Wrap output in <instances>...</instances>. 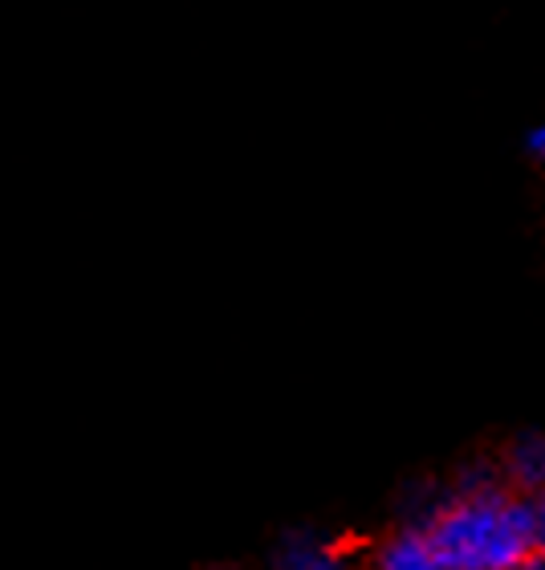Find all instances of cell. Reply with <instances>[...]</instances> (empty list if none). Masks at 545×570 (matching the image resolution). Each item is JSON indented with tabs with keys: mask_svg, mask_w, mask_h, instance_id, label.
<instances>
[{
	"mask_svg": "<svg viewBox=\"0 0 545 570\" xmlns=\"http://www.w3.org/2000/svg\"><path fill=\"white\" fill-rule=\"evenodd\" d=\"M522 518L529 547H534V559H545V493L542 498H522Z\"/></svg>",
	"mask_w": 545,
	"mask_h": 570,
	"instance_id": "5",
	"label": "cell"
},
{
	"mask_svg": "<svg viewBox=\"0 0 545 570\" xmlns=\"http://www.w3.org/2000/svg\"><path fill=\"white\" fill-rule=\"evenodd\" d=\"M375 570H444V562L436 559L424 530H404L379 550V567Z\"/></svg>",
	"mask_w": 545,
	"mask_h": 570,
	"instance_id": "2",
	"label": "cell"
},
{
	"mask_svg": "<svg viewBox=\"0 0 545 570\" xmlns=\"http://www.w3.org/2000/svg\"><path fill=\"white\" fill-rule=\"evenodd\" d=\"M505 469L517 485L525 489V498H542L545 493V436H522L505 456Z\"/></svg>",
	"mask_w": 545,
	"mask_h": 570,
	"instance_id": "3",
	"label": "cell"
},
{
	"mask_svg": "<svg viewBox=\"0 0 545 570\" xmlns=\"http://www.w3.org/2000/svg\"><path fill=\"white\" fill-rule=\"evenodd\" d=\"M424 538L444 570H525V562L534 559L522 498H509L493 481H476L448 501L427 522Z\"/></svg>",
	"mask_w": 545,
	"mask_h": 570,
	"instance_id": "1",
	"label": "cell"
},
{
	"mask_svg": "<svg viewBox=\"0 0 545 570\" xmlns=\"http://www.w3.org/2000/svg\"><path fill=\"white\" fill-rule=\"evenodd\" d=\"M363 570H375V567H363Z\"/></svg>",
	"mask_w": 545,
	"mask_h": 570,
	"instance_id": "8",
	"label": "cell"
},
{
	"mask_svg": "<svg viewBox=\"0 0 545 570\" xmlns=\"http://www.w3.org/2000/svg\"><path fill=\"white\" fill-rule=\"evenodd\" d=\"M529 142H534V151L545 159V127H537V131H534V139H529Z\"/></svg>",
	"mask_w": 545,
	"mask_h": 570,
	"instance_id": "6",
	"label": "cell"
},
{
	"mask_svg": "<svg viewBox=\"0 0 545 570\" xmlns=\"http://www.w3.org/2000/svg\"><path fill=\"white\" fill-rule=\"evenodd\" d=\"M525 570H545V559H529L525 562Z\"/></svg>",
	"mask_w": 545,
	"mask_h": 570,
	"instance_id": "7",
	"label": "cell"
},
{
	"mask_svg": "<svg viewBox=\"0 0 545 570\" xmlns=\"http://www.w3.org/2000/svg\"><path fill=\"white\" fill-rule=\"evenodd\" d=\"M277 570H343V554L321 538H289L277 554Z\"/></svg>",
	"mask_w": 545,
	"mask_h": 570,
	"instance_id": "4",
	"label": "cell"
}]
</instances>
